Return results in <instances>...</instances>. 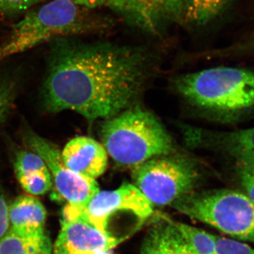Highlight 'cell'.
I'll use <instances>...</instances> for the list:
<instances>
[{
    "mask_svg": "<svg viewBox=\"0 0 254 254\" xmlns=\"http://www.w3.org/2000/svg\"><path fill=\"white\" fill-rule=\"evenodd\" d=\"M50 51L43 90L46 109L72 110L89 121L112 118L130 108L151 64L141 48L80 43L70 37L52 41Z\"/></svg>",
    "mask_w": 254,
    "mask_h": 254,
    "instance_id": "6da1fadb",
    "label": "cell"
},
{
    "mask_svg": "<svg viewBox=\"0 0 254 254\" xmlns=\"http://www.w3.org/2000/svg\"><path fill=\"white\" fill-rule=\"evenodd\" d=\"M179 92L191 104L225 123L254 115V68L219 66L177 80Z\"/></svg>",
    "mask_w": 254,
    "mask_h": 254,
    "instance_id": "7a4b0ae2",
    "label": "cell"
},
{
    "mask_svg": "<svg viewBox=\"0 0 254 254\" xmlns=\"http://www.w3.org/2000/svg\"><path fill=\"white\" fill-rule=\"evenodd\" d=\"M112 21L68 0H52L28 10L0 46V61L57 38L95 33Z\"/></svg>",
    "mask_w": 254,
    "mask_h": 254,
    "instance_id": "3957f363",
    "label": "cell"
},
{
    "mask_svg": "<svg viewBox=\"0 0 254 254\" xmlns=\"http://www.w3.org/2000/svg\"><path fill=\"white\" fill-rule=\"evenodd\" d=\"M101 138L107 153L123 166L135 168L173 150V141L161 123L139 107L108 119L102 126Z\"/></svg>",
    "mask_w": 254,
    "mask_h": 254,
    "instance_id": "277c9868",
    "label": "cell"
},
{
    "mask_svg": "<svg viewBox=\"0 0 254 254\" xmlns=\"http://www.w3.org/2000/svg\"><path fill=\"white\" fill-rule=\"evenodd\" d=\"M173 205L230 236L254 242V202L244 192L220 190L190 193Z\"/></svg>",
    "mask_w": 254,
    "mask_h": 254,
    "instance_id": "5b68a950",
    "label": "cell"
},
{
    "mask_svg": "<svg viewBox=\"0 0 254 254\" xmlns=\"http://www.w3.org/2000/svg\"><path fill=\"white\" fill-rule=\"evenodd\" d=\"M194 165L181 157H155L133 168V185L152 204H173L190 194L198 181Z\"/></svg>",
    "mask_w": 254,
    "mask_h": 254,
    "instance_id": "8992f818",
    "label": "cell"
},
{
    "mask_svg": "<svg viewBox=\"0 0 254 254\" xmlns=\"http://www.w3.org/2000/svg\"><path fill=\"white\" fill-rule=\"evenodd\" d=\"M152 213L150 200L134 185L124 183L117 190L97 193L82 209L81 219L120 243L119 225L123 230L124 220L141 227Z\"/></svg>",
    "mask_w": 254,
    "mask_h": 254,
    "instance_id": "52a82bcc",
    "label": "cell"
},
{
    "mask_svg": "<svg viewBox=\"0 0 254 254\" xmlns=\"http://www.w3.org/2000/svg\"><path fill=\"white\" fill-rule=\"evenodd\" d=\"M26 141L30 149L46 163L57 192L56 199L83 208L100 191L95 180L75 173L65 165L61 152L51 142L32 132L26 134Z\"/></svg>",
    "mask_w": 254,
    "mask_h": 254,
    "instance_id": "ba28073f",
    "label": "cell"
},
{
    "mask_svg": "<svg viewBox=\"0 0 254 254\" xmlns=\"http://www.w3.org/2000/svg\"><path fill=\"white\" fill-rule=\"evenodd\" d=\"M185 0H109L108 6L128 24L151 35L180 22Z\"/></svg>",
    "mask_w": 254,
    "mask_h": 254,
    "instance_id": "9c48e42d",
    "label": "cell"
},
{
    "mask_svg": "<svg viewBox=\"0 0 254 254\" xmlns=\"http://www.w3.org/2000/svg\"><path fill=\"white\" fill-rule=\"evenodd\" d=\"M120 244L85 220L62 222L54 254H82L110 250Z\"/></svg>",
    "mask_w": 254,
    "mask_h": 254,
    "instance_id": "30bf717a",
    "label": "cell"
},
{
    "mask_svg": "<svg viewBox=\"0 0 254 254\" xmlns=\"http://www.w3.org/2000/svg\"><path fill=\"white\" fill-rule=\"evenodd\" d=\"M61 155L69 170L93 180L103 175L108 165V153L104 146L89 137L78 136L70 140Z\"/></svg>",
    "mask_w": 254,
    "mask_h": 254,
    "instance_id": "8fae6325",
    "label": "cell"
},
{
    "mask_svg": "<svg viewBox=\"0 0 254 254\" xmlns=\"http://www.w3.org/2000/svg\"><path fill=\"white\" fill-rule=\"evenodd\" d=\"M10 231L20 237L41 236L46 233V209L33 195L18 197L8 209Z\"/></svg>",
    "mask_w": 254,
    "mask_h": 254,
    "instance_id": "7c38bea8",
    "label": "cell"
},
{
    "mask_svg": "<svg viewBox=\"0 0 254 254\" xmlns=\"http://www.w3.org/2000/svg\"><path fill=\"white\" fill-rule=\"evenodd\" d=\"M140 254H195L189 244L164 215L150 227Z\"/></svg>",
    "mask_w": 254,
    "mask_h": 254,
    "instance_id": "4fadbf2b",
    "label": "cell"
},
{
    "mask_svg": "<svg viewBox=\"0 0 254 254\" xmlns=\"http://www.w3.org/2000/svg\"><path fill=\"white\" fill-rule=\"evenodd\" d=\"M232 0H185L180 24L200 28L213 22L223 13Z\"/></svg>",
    "mask_w": 254,
    "mask_h": 254,
    "instance_id": "5bb4252c",
    "label": "cell"
},
{
    "mask_svg": "<svg viewBox=\"0 0 254 254\" xmlns=\"http://www.w3.org/2000/svg\"><path fill=\"white\" fill-rule=\"evenodd\" d=\"M51 241L47 233L41 236L20 237L9 231L0 240V254H52Z\"/></svg>",
    "mask_w": 254,
    "mask_h": 254,
    "instance_id": "9a60e30c",
    "label": "cell"
},
{
    "mask_svg": "<svg viewBox=\"0 0 254 254\" xmlns=\"http://www.w3.org/2000/svg\"><path fill=\"white\" fill-rule=\"evenodd\" d=\"M170 220L195 254H215L214 235L186 224Z\"/></svg>",
    "mask_w": 254,
    "mask_h": 254,
    "instance_id": "2e32d148",
    "label": "cell"
},
{
    "mask_svg": "<svg viewBox=\"0 0 254 254\" xmlns=\"http://www.w3.org/2000/svg\"><path fill=\"white\" fill-rule=\"evenodd\" d=\"M17 178L23 190L33 196L46 194L53 187V180L48 169Z\"/></svg>",
    "mask_w": 254,
    "mask_h": 254,
    "instance_id": "e0dca14e",
    "label": "cell"
},
{
    "mask_svg": "<svg viewBox=\"0 0 254 254\" xmlns=\"http://www.w3.org/2000/svg\"><path fill=\"white\" fill-rule=\"evenodd\" d=\"M14 168L17 177L48 169L43 158L32 150L18 152L14 160Z\"/></svg>",
    "mask_w": 254,
    "mask_h": 254,
    "instance_id": "ac0fdd59",
    "label": "cell"
},
{
    "mask_svg": "<svg viewBox=\"0 0 254 254\" xmlns=\"http://www.w3.org/2000/svg\"><path fill=\"white\" fill-rule=\"evenodd\" d=\"M16 88L14 79L9 76H0V125L11 111L16 98Z\"/></svg>",
    "mask_w": 254,
    "mask_h": 254,
    "instance_id": "d6986e66",
    "label": "cell"
},
{
    "mask_svg": "<svg viewBox=\"0 0 254 254\" xmlns=\"http://www.w3.org/2000/svg\"><path fill=\"white\" fill-rule=\"evenodd\" d=\"M236 174L241 186L254 202V160L236 161Z\"/></svg>",
    "mask_w": 254,
    "mask_h": 254,
    "instance_id": "ffe728a7",
    "label": "cell"
},
{
    "mask_svg": "<svg viewBox=\"0 0 254 254\" xmlns=\"http://www.w3.org/2000/svg\"><path fill=\"white\" fill-rule=\"evenodd\" d=\"M215 254H254V249L239 241L214 236Z\"/></svg>",
    "mask_w": 254,
    "mask_h": 254,
    "instance_id": "44dd1931",
    "label": "cell"
},
{
    "mask_svg": "<svg viewBox=\"0 0 254 254\" xmlns=\"http://www.w3.org/2000/svg\"><path fill=\"white\" fill-rule=\"evenodd\" d=\"M45 0H0V14L14 16L31 9Z\"/></svg>",
    "mask_w": 254,
    "mask_h": 254,
    "instance_id": "7402d4cb",
    "label": "cell"
},
{
    "mask_svg": "<svg viewBox=\"0 0 254 254\" xmlns=\"http://www.w3.org/2000/svg\"><path fill=\"white\" fill-rule=\"evenodd\" d=\"M229 52L235 56L254 58V30L232 46Z\"/></svg>",
    "mask_w": 254,
    "mask_h": 254,
    "instance_id": "603a6c76",
    "label": "cell"
},
{
    "mask_svg": "<svg viewBox=\"0 0 254 254\" xmlns=\"http://www.w3.org/2000/svg\"><path fill=\"white\" fill-rule=\"evenodd\" d=\"M9 204L5 196L4 190L0 186V240L9 231V216H8Z\"/></svg>",
    "mask_w": 254,
    "mask_h": 254,
    "instance_id": "cb8c5ba5",
    "label": "cell"
},
{
    "mask_svg": "<svg viewBox=\"0 0 254 254\" xmlns=\"http://www.w3.org/2000/svg\"><path fill=\"white\" fill-rule=\"evenodd\" d=\"M68 1L82 7L94 10L102 6H108L109 0H68Z\"/></svg>",
    "mask_w": 254,
    "mask_h": 254,
    "instance_id": "d4e9b609",
    "label": "cell"
},
{
    "mask_svg": "<svg viewBox=\"0 0 254 254\" xmlns=\"http://www.w3.org/2000/svg\"><path fill=\"white\" fill-rule=\"evenodd\" d=\"M82 254H113L111 250H98L95 252H91V253Z\"/></svg>",
    "mask_w": 254,
    "mask_h": 254,
    "instance_id": "484cf974",
    "label": "cell"
}]
</instances>
